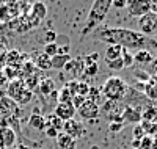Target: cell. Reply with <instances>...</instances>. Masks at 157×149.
<instances>
[{
  "mask_svg": "<svg viewBox=\"0 0 157 149\" xmlns=\"http://www.w3.org/2000/svg\"><path fill=\"white\" fill-rule=\"evenodd\" d=\"M99 41L107 43L109 46H121L127 50H148V47H157V41H154L152 38L130 29H121V27H102V29H99Z\"/></svg>",
  "mask_w": 157,
  "mask_h": 149,
  "instance_id": "1",
  "label": "cell"
},
{
  "mask_svg": "<svg viewBox=\"0 0 157 149\" xmlns=\"http://www.w3.org/2000/svg\"><path fill=\"white\" fill-rule=\"evenodd\" d=\"M112 8V0H96V2L91 5V10L88 13V17H86V24L82 30V36L91 33L96 27H99L104 19L107 17L109 14V10Z\"/></svg>",
  "mask_w": 157,
  "mask_h": 149,
  "instance_id": "2",
  "label": "cell"
},
{
  "mask_svg": "<svg viewBox=\"0 0 157 149\" xmlns=\"http://www.w3.org/2000/svg\"><path fill=\"white\" fill-rule=\"evenodd\" d=\"M127 90H129L127 83L121 77H116V75L109 77L101 88L104 99L112 101V102H118V101L124 99L126 94H127Z\"/></svg>",
  "mask_w": 157,
  "mask_h": 149,
  "instance_id": "3",
  "label": "cell"
},
{
  "mask_svg": "<svg viewBox=\"0 0 157 149\" xmlns=\"http://www.w3.org/2000/svg\"><path fill=\"white\" fill-rule=\"evenodd\" d=\"M140 33L145 36H151L157 30V11H149L148 14L138 17Z\"/></svg>",
  "mask_w": 157,
  "mask_h": 149,
  "instance_id": "4",
  "label": "cell"
},
{
  "mask_svg": "<svg viewBox=\"0 0 157 149\" xmlns=\"http://www.w3.org/2000/svg\"><path fill=\"white\" fill-rule=\"evenodd\" d=\"M63 133H66L68 137L74 138V140H78V138H83L86 135V129L85 126L77 119H69L63 124Z\"/></svg>",
  "mask_w": 157,
  "mask_h": 149,
  "instance_id": "5",
  "label": "cell"
},
{
  "mask_svg": "<svg viewBox=\"0 0 157 149\" xmlns=\"http://www.w3.org/2000/svg\"><path fill=\"white\" fill-rule=\"evenodd\" d=\"M130 13V16L134 17H141L148 14L149 11H152V3L151 2H145V0H132V2H127L126 6Z\"/></svg>",
  "mask_w": 157,
  "mask_h": 149,
  "instance_id": "6",
  "label": "cell"
},
{
  "mask_svg": "<svg viewBox=\"0 0 157 149\" xmlns=\"http://www.w3.org/2000/svg\"><path fill=\"white\" fill-rule=\"evenodd\" d=\"M75 112L80 115L82 119L90 121V119H96V118H99V115H101V108H99L98 104H94V102H91V101L86 99L80 107L77 108Z\"/></svg>",
  "mask_w": 157,
  "mask_h": 149,
  "instance_id": "7",
  "label": "cell"
},
{
  "mask_svg": "<svg viewBox=\"0 0 157 149\" xmlns=\"http://www.w3.org/2000/svg\"><path fill=\"white\" fill-rule=\"evenodd\" d=\"M121 119H123V123L140 124L141 123V110L132 107V105H126L121 112Z\"/></svg>",
  "mask_w": 157,
  "mask_h": 149,
  "instance_id": "8",
  "label": "cell"
},
{
  "mask_svg": "<svg viewBox=\"0 0 157 149\" xmlns=\"http://www.w3.org/2000/svg\"><path fill=\"white\" fill-rule=\"evenodd\" d=\"M75 108L72 107V104H64V102H58L55 110H54V115L58 116L63 123H66L69 119H74V115H75Z\"/></svg>",
  "mask_w": 157,
  "mask_h": 149,
  "instance_id": "9",
  "label": "cell"
},
{
  "mask_svg": "<svg viewBox=\"0 0 157 149\" xmlns=\"http://www.w3.org/2000/svg\"><path fill=\"white\" fill-rule=\"evenodd\" d=\"M83 66H85V57H77V58H71V61L63 69L77 78V77L83 75Z\"/></svg>",
  "mask_w": 157,
  "mask_h": 149,
  "instance_id": "10",
  "label": "cell"
},
{
  "mask_svg": "<svg viewBox=\"0 0 157 149\" xmlns=\"http://www.w3.org/2000/svg\"><path fill=\"white\" fill-rule=\"evenodd\" d=\"M99 71V55L91 53L85 57V66H83V75L86 77H94Z\"/></svg>",
  "mask_w": 157,
  "mask_h": 149,
  "instance_id": "11",
  "label": "cell"
},
{
  "mask_svg": "<svg viewBox=\"0 0 157 149\" xmlns=\"http://www.w3.org/2000/svg\"><path fill=\"white\" fill-rule=\"evenodd\" d=\"M0 144L5 149H11L16 144V133L11 127H0Z\"/></svg>",
  "mask_w": 157,
  "mask_h": 149,
  "instance_id": "12",
  "label": "cell"
},
{
  "mask_svg": "<svg viewBox=\"0 0 157 149\" xmlns=\"http://www.w3.org/2000/svg\"><path fill=\"white\" fill-rule=\"evenodd\" d=\"M143 93H145V96L151 101H157V74L151 75L145 85H143Z\"/></svg>",
  "mask_w": 157,
  "mask_h": 149,
  "instance_id": "13",
  "label": "cell"
},
{
  "mask_svg": "<svg viewBox=\"0 0 157 149\" xmlns=\"http://www.w3.org/2000/svg\"><path fill=\"white\" fill-rule=\"evenodd\" d=\"M154 60V55L146 50V49H141V50H137L134 53V64H138V66H149L151 61Z\"/></svg>",
  "mask_w": 157,
  "mask_h": 149,
  "instance_id": "14",
  "label": "cell"
},
{
  "mask_svg": "<svg viewBox=\"0 0 157 149\" xmlns=\"http://www.w3.org/2000/svg\"><path fill=\"white\" fill-rule=\"evenodd\" d=\"M25 90H27V86H25V83L22 82V80H14V82H11V83H10V88H8V96L17 102V101H19V97L22 96V93H24Z\"/></svg>",
  "mask_w": 157,
  "mask_h": 149,
  "instance_id": "15",
  "label": "cell"
},
{
  "mask_svg": "<svg viewBox=\"0 0 157 149\" xmlns=\"http://www.w3.org/2000/svg\"><path fill=\"white\" fill-rule=\"evenodd\" d=\"M29 126L36 129V130H46V118L41 115V113H38V112H33L29 118Z\"/></svg>",
  "mask_w": 157,
  "mask_h": 149,
  "instance_id": "16",
  "label": "cell"
},
{
  "mask_svg": "<svg viewBox=\"0 0 157 149\" xmlns=\"http://www.w3.org/2000/svg\"><path fill=\"white\" fill-rule=\"evenodd\" d=\"M141 121L157 124V105H148L141 110Z\"/></svg>",
  "mask_w": 157,
  "mask_h": 149,
  "instance_id": "17",
  "label": "cell"
},
{
  "mask_svg": "<svg viewBox=\"0 0 157 149\" xmlns=\"http://www.w3.org/2000/svg\"><path fill=\"white\" fill-rule=\"evenodd\" d=\"M33 64L38 67V69H41V71L52 69V60H50V57L46 55V53H38V55L35 57Z\"/></svg>",
  "mask_w": 157,
  "mask_h": 149,
  "instance_id": "18",
  "label": "cell"
},
{
  "mask_svg": "<svg viewBox=\"0 0 157 149\" xmlns=\"http://www.w3.org/2000/svg\"><path fill=\"white\" fill-rule=\"evenodd\" d=\"M30 14H32V16H35L36 19H39V21H43V19L47 16V5H46V3H43V2L32 3Z\"/></svg>",
  "mask_w": 157,
  "mask_h": 149,
  "instance_id": "19",
  "label": "cell"
},
{
  "mask_svg": "<svg viewBox=\"0 0 157 149\" xmlns=\"http://www.w3.org/2000/svg\"><path fill=\"white\" fill-rule=\"evenodd\" d=\"M38 88H39V91H41V94H44V96H49V94H52V93L55 91V83H54V80H52V78L44 77V78L39 80Z\"/></svg>",
  "mask_w": 157,
  "mask_h": 149,
  "instance_id": "20",
  "label": "cell"
},
{
  "mask_svg": "<svg viewBox=\"0 0 157 149\" xmlns=\"http://www.w3.org/2000/svg\"><path fill=\"white\" fill-rule=\"evenodd\" d=\"M71 58H72V57L69 55V53H64V55H61V53H57L55 57L50 58V60H52V67H54V69H63V67L71 61Z\"/></svg>",
  "mask_w": 157,
  "mask_h": 149,
  "instance_id": "21",
  "label": "cell"
},
{
  "mask_svg": "<svg viewBox=\"0 0 157 149\" xmlns=\"http://www.w3.org/2000/svg\"><path fill=\"white\" fill-rule=\"evenodd\" d=\"M57 144L60 149H75V140L68 137L66 133H60L57 137Z\"/></svg>",
  "mask_w": 157,
  "mask_h": 149,
  "instance_id": "22",
  "label": "cell"
},
{
  "mask_svg": "<svg viewBox=\"0 0 157 149\" xmlns=\"http://www.w3.org/2000/svg\"><path fill=\"white\" fill-rule=\"evenodd\" d=\"M123 49H124V47H121V46H116V44L109 46V47H107V50H105V63L113 61V60H118V58H121Z\"/></svg>",
  "mask_w": 157,
  "mask_h": 149,
  "instance_id": "23",
  "label": "cell"
},
{
  "mask_svg": "<svg viewBox=\"0 0 157 149\" xmlns=\"http://www.w3.org/2000/svg\"><path fill=\"white\" fill-rule=\"evenodd\" d=\"M63 121L58 118V116H55L54 113L52 115H49V118H46V127H50V129H55L57 132H63Z\"/></svg>",
  "mask_w": 157,
  "mask_h": 149,
  "instance_id": "24",
  "label": "cell"
},
{
  "mask_svg": "<svg viewBox=\"0 0 157 149\" xmlns=\"http://www.w3.org/2000/svg\"><path fill=\"white\" fill-rule=\"evenodd\" d=\"M102 97H104V96H102L101 88H98V86H90V91H88V94H86V99H88V101H91V102H94V104L99 105V102H102V101H101Z\"/></svg>",
  "mask_w": 157,
  "mask_h": 149,
  "instance_id": "25",
  "label": "cell"
},
{
  "mask_svg": "<svg viewBox=\"0 0 157 149\" xmlns=\"http://www.w3.org/2000/svg\"><path fill=\"white\" fill-rule=\"evenodd\" d=\"M141 127L143 130H145L146 135H149V137H154V135H157V124H152V123H146V121H141Z\"/></svg>",
  "mask_w": 157,
  "mask_h": 149,
  "instance_id": "26",
  "label": "cell"
},
{
  "mask_svg": "<svg viewBox=\"0 0 157 149\" xmlns=\"http://www.w3.org/2000/svg\"><path fill=\"white\" fill-rule=\"evenodd\" d=\"M121 60L124 63V67H130L134 64V53H130V50H127V49H123Z\"/></svg>",
  "mask_w": 157,
  "mask_h": 149,
  "instance_id": "27",
  "label": "cell"
},
{
  "mask_svg": "<svg viewBox=\"0 0 157 149\" xmlns=\"http://www.w3.org/2000/svg\"><path fill=\"white\" fill-rule=\"evenodd\" d=\"M43 53H46L47 57H55L57 53H58V46H57V43H54V44H46L44 46V52Z\"/></svg>",
  "mask_w": 157,
  "mask_h": 149,
  "instance_id": "28",
  "label": "cell"
},
{
  "mask_svg": "<svg viewBox=\"0 0 157 149\" xmlns=\"http://www.w3.org/2000/svg\"><path fill=\"white\" fill-rule=\"evenodd\" d=\"M107 66L110 67L112 71H121V69H124V63H123V60H121V58L113 60V61H109V63H107Z\"/></svg>",
  "mask_w": 157,
  "mask_h": 149,
  "instance_id": "29",
  "label": "cell"
},
{
  "mask_svg": "<svg viewBox=\"0 0 157 149\" xmlns=\"http://www.w3.org/2000/svg\"><path fill=\"white\" fill-rule=\"evenodd\" d=\"M132 135H134V138H135V140H141L146 133H145V130H143L141 124H135L134 129H132Z\"/></svg>",
  "mask_w": 157,
  "mask_h": 149,
  "instance_id": "30",
  "label": "cell"
},
{
  "mask_svg": "<svg viewBox=\"0 0 157 149\" xmlns=\"http://www.w3.org/2000/svg\"><path fill=\"white\" fill-rule=\"evenodd\" d=\"M88 91H90V85H88V83H85V82H78V85H77V94H78V96L86 97Z\"/></svg>",
  "mask_w": 157,
  "mask_h": 149,
  "instance_id": "31",
  "label": "cell"
},
{
  "mask_svg": "<svg viewBox=\"0 0 157 149\" xmlns=\"http://www.w3.org/2000/svg\"><path fill=\"white\" fill-rule=\"evenodd\" d=\"M151 144H152V137H149V135H145V137L140 140L138 149H151Z\"/></svg>",
  "mask_w": 157,
  "mask_h": 149,
  "instance_id": "32",
  "label": "cell"
},
{
  "mask_svg": "<svg viewBox=\"0 0 157 149\" xmlns=\"http://www.w3.org/2000/svg\"><path fill=\"white\" fill-rule=\"evenodd\" d=\"M85 101H86V97H83V96H78V94H75V96L72 97V101H71V104H72V107H74L75 110H77V108L80 107V105H82Z\"/></svg>",
  "mask_w": 157,
  "mask_h": 149,
  "instance_id": "33",
  "label": "cell"
},
{
  "mask_svg": "<svg viewBox=\"0 0 157 149\" xmlns=\"http://www.w3.org/2000/svg\"><path fill=\"white\" fill-rule=\"evenodd\" d=\"M57 41V33L55 32H47L46 33V44H54Z\"/></svg>",
  "mask_w": 157,
  "mask_h": 149,
  "instance_id": "34",
  "label": "cell"
},
{
  "mask_svg": "<svg viewBox=\"0 0 157 149\" xmlns=\"http://www.w3.org/2000/svg\"><path fill=\"white\" fill-rule=\"evenodd\" d=\"M149 77H151V75H149L146 71H138V72L135 71V78H138V80H143V83H145L146 80L149 78Z\"/></svg>",
  "mask_w": 157,
  "mask_h": 149,
  "instance_id": "35",
  "label": "cell"
},
{
  "mask_svg": "<svg viewBox=\"0 0 157 149\" xmlns=\"http://www.w3.org/2000/svg\"><path fill=\"white\" fill-rule=\"evenodd\" d=\"M148 74H149V75H154V74H157V57H154V60L151 61Z\"/></svg>",
  "mask_w": 157,
  "mask_h": 149,
  "instance_id": "36",
  "label": "cell"
},
{
  "mask_svg": "<svg viewBox=\"0 0 157 149\" xmlns=\"http://www.w3.org/2000/svg\"><path fill=\"white\" fill-rule=\"evenodd\" d=\"M44 132H46V135H47L49 138H55V140H57V137L60 135V132H57L55 129H50V127H46Z\"/></svg>",
  "mask_w": 157,
  "mask_h": 149,
  "instance_id": "37",
  "label": "cell"
},
{
  "mask_svg": "<svg viewBox=\"0 0 157 149\" xmlns=\"http://www.w3.org/2000/svg\"><path fill=\"white\" fill-rule=\"evenodd\" d=\"M124 127V123H110V130L112 132H120Z\"/></svg>",
  "mask_w": 157,
  "mask_h": 149,
  "instance_id": "38",
  "label": "cell"
},
{
  "mask_svg": "<svg viewBox=\"0 0 157 149\" xmlns=\"http://www.w3.org/2000/svg\"><path fill=\"white\" fill-rule=\"evenodd\" d=\"M112 6H115V8H126L127 6V2H126V0H113Z\"/></svg>",
  "mask_w": 157,
  "mask_h": 149,
  "instance_id": "39",
  "label": "cell"
},
{
  "mask_svg": "<svg viewBox=\"0 0 157 149\" xmlns=\"http://www.w3.org/2000/svg\"><path fill=\"white\" fill-rule=\"evenodd\" d=\"M151 149H157V135L152 137V144H151Z\"/></svg>",
  "mask_w": 157,
  "mask_h": 149,
  "instance_id": "40",
  "label": "cell"
},
{
  "mask_svg": "<svg viewBox=\"0 0 157 149\" xmlns=\"http://www.w3.org/2000/svg\"><path fill=\"white\" fill-rule=\"evenodd\" d=\"M16 149H27V147H24V146H19V147H16Z\"/></svg>",
  "mask_w": 157,
  "mask_h": 149,
  "instance_id": "41",
  "label": "cell"
},
{
  "mask_svg": "<svg viewBox=\"0 0 157 149\" xmlns=\"http://www.w3.org/2000/svg\"><path fill=\"white\" fill-rule=\"evenodd\" d=\"M91 149H98V146H93V147H91Z\"/></svg>",
  "mask_w": 157,
  "mask_h": 149,
  "instance_id": "42",
  "label": "cell"
},
{
  "mask_svg": "<svg viewBox=\"0 0 157 149\" xmlns=\"http://www.w3.org/2000/svg\"><path fill=\"white\" fill-rule=\"evenodd\" d=\"M0 149H5V147H3V146H2V144H0Z\"/></svg>",
  "mask_w": 157,
  "mask_h": 149,
  "instance_id": "43",
  "label": "cell"
},
{
  "mask_svg": "<svg viewBox=\"0 0 157 149\" xmlns=\"http://www.w3.org/2000/svg\"><path fill=\"white\" fill-rule=\"evenodd\" d=\"M155 32H157V30H155Z\"/></svg>",
  "mask_w": 157,
  "mask_h": 149,
  "instance_id": "44",
  "label": "cell"
}]
</instances>
